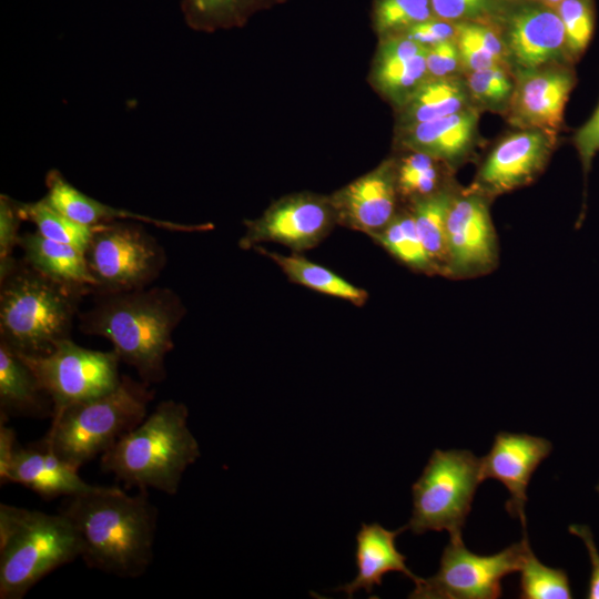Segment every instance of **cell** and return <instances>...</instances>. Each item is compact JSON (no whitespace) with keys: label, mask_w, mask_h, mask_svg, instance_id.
Returning a JSON list of instances; mask_svg holds the SVG:
<instances>
[{"label":"cell","mask_w":599,"mask_h":599,"mask_svg":"<svg viewBox=\"0 0 599 599\" xmlns=\"http://www.w3.org/2000/svg\"><path fill=\"white\" fill-rule=\"evenodd\" d=\"M74 527L80 557L93 569L138 578L153 559L156 508L144 489L134 496L101 487L69 496L61 510Z\"/></svg>","instance_id":"obj_1"},{"label":"cell","mask_w":599,"mask_h":599,"mask_svg":"<svg viewBox=\"0 0 599 599\" xmlns=\"http://www.w3.org/2000/svg\"><path fill=\"white\" fill-rule=\"evenodd\" d=\"M94 298L90 309L79 313V329L109 339L144 383L164 380L173 333L186 313L181 297L171 288L148 286Z\"/></svg>","instance_id":"obj_2"},{"label":"cell","mask_w":599,"mask_h":599,"mask_svg":"<svg viewBox=\"0 0 599 599\" xmlns=\"http://www.w3.org/2000/svg\"><path fill=\"white\" fill-rule=\"evenodd\" d=\"M80 286L62 283L17 261L0 278V341L26 355H45L70 338L82 298Z\"/></svg>","instance_id":"obj_3"},{"label":"cell","mask_w":599,"mask_h":599,"mask_svg":"<svg viewBox=\"0 0 599 599\" xmlns=\"http://www.w3.org/2000/svg\"><path fill=\"white\" fill-rule=\"evenodd\" d=\"M187 417L183 403L161 402L102 454L101 467L126 485L175 495L184 471L201 455Z\"/></svg>","instance_id":"obj_4"},{"label":"cell","mask_w":599,"mask_h":599,"mask_svg":"<svg viewBox=\"0 0 599 599\" xmlns=\"http://www.w3.org/2000/svg\"><path fill=\"white\" fill-rule=\"evenodd\" d=\"M71 521L58 515L0 505V598L22 599L52 570L80 557Z\"/></svg>","instance_id":"obj_5"},{"label":"cell","mask_w":599,"mask_h":599,"mask_svg":"<svg viewBox=\"0 0 599 599\" xmlns=\"http://www.w3.org/2000/svg\"><path fill=\"white\" fill-rule=\"evenodd\" d=\"M148 385L123 375L111 392L74 403L55 414L40 444L79 469L104 454L146 417L152 399Z\"/></svg>","instance_id":"obj_6"},{"label":"cell","mask_w":599,"mask_h":599,"mask_svg":"<svg viewBox=\"0 0 599 599\" xmlns=\"http://www.w3.org/2000/svg\"><path fill=\"white\" fill-rule=\"evenodd\" d=\"M480 475V458L465 449H435L413 485V511L406 525L413 534L446 530L461 538Z\"/></svg>","instance_id":"obj_7"},{"label":"cell","mask_w":599,"mask_h":599,"mask_svg":"<svg viewBox=\"0 0 599 599\" xmlns=\"http://www.w3.org/2000/svg\"><path fill=\"white\" fill-rule=\"evenodd\" d=\"M84 254L94 280L92 295L148 287L166 265L160 242L141 222L130 220L92 226Z\"/></svg>","instance_id":"obj_8"},{"label":"cell","mask_w":599,"mask_h":599,"mask_svg":"<svg viewBox=\"0 0 599 599\" xmlns=\"http://www.w3.org/2000/svg\"><path fill=\"white\" fill-rule=\"evenodd\" d=\"M524 538L489 556L468 550L463 538L450 539L445 547L438 571L429 578H419L409 593L414 599H496L501 595V580L519 571L527 548Z\"/></svg>","instance_id":"obj_9"},{"label":"cell","mask_w":599,"mask_h":599,"mask_svg":"<svg viewBox=\"0 0 599 599\" xmlns=\"http://www.w3.org/2000/svg\"><path fill=\"white\" fill-rule=\"evenodd\" d=\"M18 354L51 398L52 417L74 403L111 392L122 377L118 370L120 358L113 349H89L71 338L59 342L45 355Z\"/></svg>","instance_id":"obj_10"},{"label":"cell","mask_w":599,"mask_h":599,"mask_svg":"<svg viewBox=\"0 0 599 599\" xmlns=\"http://www.w3.org/2000/svg\"><path fill=\"white\" fill-rule=\"evenodd\" d=\"M244 225L241 248L273 242L301 253L317 246L338 224L329 195L298 192L276 200Z\"/></svg>","instance_id":"obj_11"},{"label":"cell","mask_w":599,"mask_h":599,"mask_svg":"<svg viewBox=\"0 0 599 599\" xmlns=\"http://www.w3.org/2000/svg\"><path fill=\"white\" fill-rule=\"evenodd\" d=\"M487 196L470 189L454 193L447 217V275L467 278L491 272L498 243Z\"/></svg>","instance_id":"obj_12"},{"label":"cell","mask_w":599,"mask_h":599,"mask_svg":"<svg viewBox=\"0 0 599 599\" xmlns=\"http://www.w3.org/2000/svg\"><path fill=\"white\" fill-rule=\"evenodd\" d=\"M558 132L519 129L500 140L480 165L470 190L488 199L531 183L547 166Z\"/></svg>","instance_id":"obj_13"},{"label":"cell","mask_w":599,"mask_h":599,"mask_svg":"<svg viewBox=\"0 0 599 599\" xmlns=\"http://www.w3.org/2000/svg\"><path fill=\"white\" fill-rule=\"evenodd\" d=\"M571 63H554L515 71V87L505 112L517 129L559 132L577 77Z\"/></svg>","instance_id":"obj_14"},{"label":"cell","mask_w":599,"mask_h":599,"mask_svg":"<svg viewBox=\"0 0 599 599\" xmlns=\"http://www.w3.org/2000/svg\"><path fill=\"white\" fill-rule=\"evenodd\" d=\"M514 72L571 63L562 21L556 9L539 2L511 12L499 27Z\"/></svg>","instance_id":"obj_15"},{"label":"cell","mask_w":599,"mask_h":599,"mask_svg":"<svg viewBox=\"0 0 599 599\" xmlns=\"http://www.w3.org/2000/svg\"><path fill=\"white\" fill-rule=\"evenodd\" d=\"M329 197L338 225L374 236L399 211L394 158L384 160Z\"/></svg>","instance_id":"obj_16"},{"label":"cell","mask_w":599,"mask_h":599,"mask_svg":"<svg viewBox=\"0 0 599 599\" xmlns=\"http://www.w3.org/2000/svg\"><path fill=\"white\" fill-rule=\"evenodd\" d=\"M552 449L549 440L527 434L500 432L487 455L480 458L481 479L499 480L509 491L506 510L519 517L526 529L525 505L530 478Z\"/></svg>","instance_id":"obj_17"},{"label":"cell","mask_w":599,"mask_h":599,"mask_svg":"<svg viewBox=\"0 0 599 599\" xmlns=\"http://www.w3.org/2000/svg\"><path fill=\"white\" fill-rule=\"evenodd\" d=\"M479 112L478 108L471 106L436 120L396 128V149L425 153L454 169L476 145Z\"/></svg>","instance_id":"obj_18"},{"label":"cell","mask_w":599,"mask_h":599,"mask_svg":"<svg viewBox=\"0 0 599 599\" xmlns=\"http://www.w3.org/2000/svg\"><path fill=\"white\" fill-rule=\"evenodd\" d=\"M427 48L400 34L378 41L369 83L394 109L429 78L426 65Z\"/></svg>","instance_id":"obj_19"},{"label":"cell","mask_w":599,"mask_h":599,"mask_svg":"<svg viewBox=\"0 0 599 599\" xmlns=\"http://www.w3.org/2000/svg\"><path fill=\"white\" fill-rule=\"evenodd\" d=\"M47 200L71 220L87 226L130 220L151 224L172 232H202L213 229L210 223L184 224L154 219L124 209L104 204L73 186L58 170H50L45 176Z\"/></svg>","instance_id":"obj_20"},{"label":"cell","mask_w":599,"mask_h":599,"mask_svg":"<svg viewBox=\"0 0 599 599\" xmlns=\"http://www.w3.org/2000/svg\"><path fill=\"white\" fill-rule=\"evenodd\" d=\"M3 483L21 484L44 498L73 496L99 487L82 480L78 469L41 444L18 446Z\"/></svg>","instance_id":"obj_21"},{"label":"cell","mask_w":599,"mask_h":599,"mask_svg":"<svg viewBox=\"0 0 599 599\" xmlns=\"http://www.w3.org/2000/svg\"><path fill=\"white\" fill-rule=\"evenodd\" d=\"M406 526L388 530L379 524H362L356 535L357 575L353 581L335 589L348 598L359 589L372 593L375 586L382 585L383 577L390 571L402 572L415 583L420 577L415 576L406 566V557L396 547V538L406 530Z\"/></svg>","instance_id":"obj_22"},{"label":"cell","mask_w":599,"mask_h":599,"mask_svg":"<svg viewBox=\"0 0 599 599\" xmlns=\"http://www.w3.org/2000/svg\"><path fill=\"white\" fill-rule=\"evenodd\" d=\"M53 405L22 357L0 341V414L52 416Z\"/></svg>","instance_id":"obj_23"},{"label":"cell","mask_w":599,"mask_h":599,"mask_svg":"<svg viewBox=\"0 0 599 599\" xmlns=\"http://www.w3.org/2000/svg\"><path fill=\"white\" fill-rule=\"evenodd\" d=\"M475 106L464 75L426 79L397 109L396 128L444 118Z\"/></svg>","instance_id":"obj_24"},{"label":"cell","mask_w":599,"mask_h":599,"mask_svg":"<svg viewBox=\"0 0 599 599\" xmlns=\"http://www.w3.org/2000/svg\"><path fill=\"white\" fill-rule=\"evenodd\" d=\"M19 247L23 260L37 271L62 283L80 286L93 294L94 280L90 273L84 251L55 242L38 231L20 235Z\"/></svg>","instance_id":"obj_25"},{"label":"cell","mask_w":599,"mask_h":599,"mask_svg":"<svg viewBox=\"0 0 599 599\" xmlns=\"http://www.w3.org/2000/svg\"><path fill=\"white\" fill-rule=\"evenodd\" d=\"M256 251L271 258L293 283L303 285L315 292L347 301L356 306H363L368 300V293L332 270L312 262L298 254L283 255L255 246Z\"/></svg>","instance_id":"obj_26"},{"label":"cell","mask_w":599,"mask_h":599,"mask_svg":"<svg viewBox=\"0 0 599 599\" xmlns=\"http://www.w3.org/2000/svg\"><path fill=\"white\" fill-rule=\"evenodd\" d=\"M291 0H182L185 23L200 32L243 28L258 12Z\"/></svg>","instance_id":"obj_27"},{"label":"cell","mask_w":599,"mask_h":599,"mask_svg":"<svg viewBox=\"0 0 599 599\" xmlns=\"http://www.w3.org/2000/svg\"><path fill=\"white\" fill-rule=\"evenodd\" d=\"M454 193L450 186L408 203L423 245L441 275H447V217Z\"/></svg>","instance_id":"obj_28"},{"label":"cell","mask_w":599,"mask_h":599,"mask_svg":"<svg viewBox=\"0 0 599 599\" xmlns=\"http://www.w3.org/2000/svg\"><path fill=\"white\" fill-rule=\"evenodd\" d=\"M394 158L399 199L408 203L450 187L451 167L440 160L416 151H400Z\"/></svg>","instance_id":"obj_29"},{"label":"cell","mask_w":599,"mask_h":599,"mask_svg":"<svg viewBox=\"0 0 599 599\" xmlns=\"http://www.w3.org/2000/svg\"><path fill=\"white\" fill-rule=\"evenodd\" d=\"M455 40L464 74L496 65H510L500 29L487 19L458 22Z\"/></svg>","instance_id":"obj_30"},{"label":"cell","mask_w":599,"mask_h":599,"mask_svg":"<svg viewBox=\"0 0 599 599\" xmlns=\"http://www.w3.org/2000/svg\"><path fill=\"white\" fill-rule=\"evenodd\" d=\"M372 238L412 270L437 274L418 235L409 207L399 210L394 219Z\"/></svg>","instance_id":"obj_31"},{"label":"cell","mask_w":599,"mask_h":599,"mask_svg":"<svg viewBox=\"0 0 599 599\" xmlns=\"http://www.w3.org/2000/svg\"><path fill=\"white\" fill-rule=\"evenodd\" d=\"M21 213L23 220L32 222L44 237L73 245L85 252L92 227L71 220L54 207L45 196L35 202H21Z\"/></svg>","instance_id":"obj_32"},{"label":"cell","mask_w":599,"mask_h":599,"mask_svg":"<svg viewBox=\"0 0 599 599\" xmlns=\"http://www.w3.org/2000/svg\"><path fill=\"white\" fill-rule=\"evenodd\" d=\"M433 17L430 0H373L372 27L378 41L405 34Z\"/></svg>","instance_id":"obj_33"},{"label":"cell","mask_w":599,"mask_h":599,"mask_svg":"<svg viewBox=\"0 0 599 599\" xmlns=\"http://www.w3.org/2000/svg\"><path fill=\"white\" fill-rule=\"evenodd\" d=\"M464 78L476 108L506 112L515 87V72L510 65L465 73Z\"/></svg>","instance_id":"obj_34"},{"label":"cell","mask_w":599,"mask_h":599,"mask_svg":"<svg viewBox=\"0 0 599 599\" xmlns=\"http://www.w3.org/2000/svg\"><path fill=\"white\" fill-rule=\"evenodd\" d=\"M519 597L522 599H570L571 589L565 570L541 564L530 546L520 567Z\"/></svg>","instance_id":"obj_35"},{"label":"cell","mask_w":599,"mask_h":599,"mask_svg":"<svg viewBox=\"0 0 599 599\" xmlns=\"http://www.w3.org/2000/svg\"><path fill=\"white\" fill-rule=\"evenodd\" d=\"M557 12L562 21L569 58L575 63L588 48L595 30L592 0H564Z\"/></svg>","instance_id":"obj_36"},{"label":"cell","mask_w":599,"mask_h":599,"mask_svg":"<svg viewBox=\"0 0 599 599\" xmlns=\"http://www.w3.org/2000/svg\"><path fill=\"white\" fill-rule=\"evenodd\" d=\"M24 221L21 213V202L6 194L0 195V278L9 273L17 261L12 256L19 246V227Z\"/></svg>","instance_id":"obj_37"},{"label":"cell","mask_w":599,"mask_h":599,"mask_svg":"<svg viewBox=\"0 0 599 599\" xmlns=\"http://www.w3.org/2000/svg\"><path fill=\"white\" fill-rule=\"evenodd\" d=\"M426 65L430 78L464 75L456 40H446L428 47L426 51Z\"/></svg>","instance_id":"obj_38"},{"label":"cell","mask_w":599,"mask_h":599,"mask_svg":"<svg viewBox=\"0 0 599 599\" xmlns=\"http://www.w3.org/2000/svg\"><path fill=\"white\" fill-rule=\"evenodd\" d=\"M434 16L455 23L484 20L491 0H430Z\"/></svg>","instance_id":"obj_39"},{"label":"cell","mask_w":599,"mask_h":599,"mask_svg":"<svg viewBox=\"0 0 599 599\" xmlns=\"http://www.w3.org/2000/svg\"><path fill=\"white\" fill-rule=\"evenodd\" d=\"M572 141L587 179L592 160L599 152V103L589 120L576 131Z\"/></svg>","instance_id":"obj_40"},{"label":"cell","mask_w":599,"mask_h":599,"mask_svg":"<svg viewBox=\"0 0 599 599\" xmlns=\"http://www.w3.org/2000/svg\"><path fill=\"white\" fill-rule=\"evenodd\" d=\"M405 34L428 48L441 41L455 39L457 23L433 17L415 24Z\"/></svg>","instance_id":"obj_41"},{"label":"cell","mask_w":599,"mask_h":599,"mask_svg":"<svg viewBox=\"0 0 599 599\" xmlns=\"http://www.w3.org/2000/svg\"><path fill=\"white\" fill-rule=\"evenodd\" d=\"M569 532L578 536L585 544L590 562H591V575L588 585V599H599V551L596 547L592 532L590 528L586 525H571L569 526Z\"/></svg>","instance_id":"obj_42"},{"label":"cell","mask_w":599,"mask_h":599,"mask_svg":"<svg viewBox=\"0 0 599 599\" xmlns=\"http://www.w3.org/2000/svg\"><path fill=\"white\" fill-rule=\"evenodd\" d=\"M16 432L1 422L0 424V481L3 484L11 460L18 448Z\"/></svg>","instance_id":"obj_43"},{"label":"cell","mask_w":599,"mask_h":599,"mask_svg":"<svg viewBox=\"0 0 599 599\" xmlns=\"http://www.w3.org/2000/svg\"><path fill=\"white\" fill-rule=\"evenodd\" d=\"M537 2L546 6V7H549V8H552V9H557V7L564 1V0H536Z\"/></svg>","instance_id":"obj_44"},{"label":"cell","mask_w":599,"mask_h":599,"mask_svg":"<svg viewBox=\"0 0 599 599\" xmlns=\"http://www.w3.org/2000/svg\"><path fill=\"white\" fill-rule=\"evenodd\" d=\"M596 489H597V491L599 493V484L597 485Z\"/></svg>","instance_id":"obj_45"}]
</instances>
